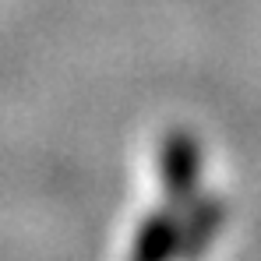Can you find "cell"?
Masks as SVG:
<instances>
[{"mask_svg":"<svg viewBox=\"0 0 261 261\" xmlns=\"http://www.w3.org/2000/svg\"><path fill=\"white\" fill-rule=\"evenodd\" d=\"M198 170H201L198 145L187 134H170L159 152V173H163V187L170 191L176 205H184L198 191Z\"/></svg>","mask_w":261,"mask_h":261,"instance_id":"6da1fadb","label":"cell"},{"mask_svg":"<svg viewBox=\"0 0 261 261\" xmlns=\"http://www.w3.org/2000/svg\"><path fill=\"white\" fill-rule=\"evenodd\" d=\"M180 247V229H176V222L170 216H155L145 222V229H141V237H138V244H134V254L138 258H163V254H170Z\"/></svg>","mask_w":261,"mask_h":261,"instance_id":"7a4b0ae2","label":"cell"}]
</instances>
